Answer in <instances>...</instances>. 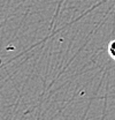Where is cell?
<instances>
[{
  "mask_svg": "<svg viewBox=\"0 0 115 120\" xmlns=\"http://www.w3.org/2000/svg\"><path fill=\"white\" fill-rule=\"evenodd\" d=\"M108 54L113 60H115V39L108 44Z\"/></svg>",
  "mask_w": 115,
  "mask_h": 120,
  "instance_id": "cell-1",
  "label": "cell"
}]
</instances>
